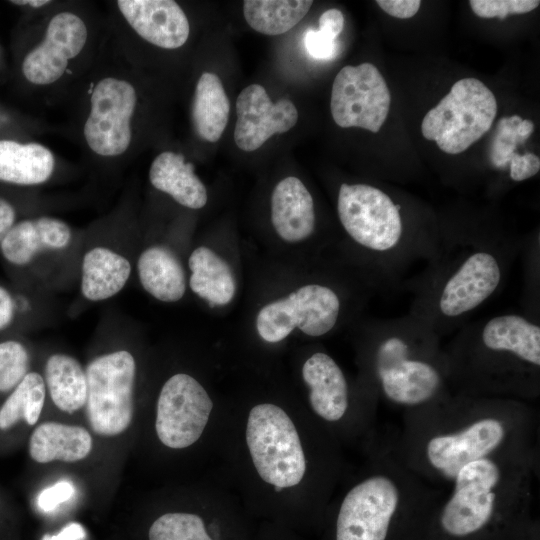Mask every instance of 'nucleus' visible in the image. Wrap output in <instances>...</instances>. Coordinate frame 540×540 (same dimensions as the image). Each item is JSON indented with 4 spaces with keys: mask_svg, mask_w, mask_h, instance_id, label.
I'll list each match as a JSON object with an SVG mask.
<instances>
[{
    "mask_svg": "<svg viewBox=\"0 0 540 540\" xmlns=\"http://www.w3.org/2000/svg\"><path fill=\"white\" fill-rule=\"evenodd\" d=\"M84 537L83 526L79 523H70L56 535H45L43 540H82Z\"/></svg>",
    "mask_w": 540,
    "mask_h": 540,
    "instance_id": "nucleus-42",
    "label": "nucleus"
},
{
    "mask_svg": "<svg viewBox=\"0 0 540 540\" xmlns=\"http://www.w3.org/2000/svg\"><path fill=\"white\" fill-rule=\"evenodd\" d=\"M93 448L90 432L84 427L48 421L38 424L28 440V453L36 463L85 459Z\"/></svg>",
    "mask_w": 540,
    "mask_h": 540,
    "instance_id": "nucleus-21",
    "label": "nucleus"
},
{
    "mask_svg": "<svg viewBox=\"0 0 540 540\" xmlns=\"http://www.w3.org/2000/svg\"><path fill=\"white\" fill-rule=\"evenodd\" d=\"M304 44L314 59L331 60L338 53L337 39L320 30L309 29L304 36Z\"/></svg>",
    "mask_w": 540,
    "mask_h": 540,
    "instance_id": "nucleus-35",
    "label": "nucleus"
},
{
    "mask_svg": "<svg viewBox=\"0 0 540 540\" xmlns=\"http://www.w3.org/2000/svg\"><path fill=\"white\" fill-rule=\"evenodd\" d=\"M246 443L260 478L276 491L298 485L307 463L298 431L279 406L252 407L246 423Z\"/></svg>",
    "mask_w": 540,
    "mask_h": 540,
    "instance_id": "nucleus-8",
    "label": "nucleus"
},
{
    "mask_svg": "<svg viewBox=\"0 0 540 540\" xmlns=\"http://www.w3.org/2000/svg\"><path fill=\"white\" fill-rule=\"evenodd\" d=\"M312 4L310 0H247L243 3V13L252 29L276 36L298 24Z\"/></svg>",
    "mask_w": 540,
    "mask_h": 540,
    "instance_id": "nucleus-30",
    "label": "nucleus"
},
{
    "mask_svg": "<svg viewBox=\"0 0 540 540\" xmlns=\"http://www.w3.org/2000/svg\"><path fill=\"white\" fill-rule=\"evenodd\" d=\"M442 493L412 473L389 441L382 442L368 472L339 504L334 540H420Z\"/></svg>",
    "mask_w": 540,
    "mask_h": 540,
    "instance_id": "nucleus-5",
    "label": "nucleus"
},
{
    "mask_svg": "<svg viewBox=\"0 0 540 540\" xmlns=\"http://www.w3.org/2000/svg\"><path fill=\"white\" fill-rule=\"evenodd\" d=\"M511 180L521 182L527 180L539 172L540 159L533 153L519 155L514 153L509 162Z\"/></svg>",
    "mask_w": 540,
    "mask_h": 540,
    "instance_id": "nucleus-37",
    "label": "nucleus"
},
{
    "mask_svg": "<svg viewBox=\"0 0 540 540\" xmlns=\"http://www.w3.org/2000/svg\"><path fill=\"white\" fill-rule=\"evenodd\" d=\"M131 273L130 262L105 247L89 250L82 261L81 292L90 301H102L123 289Z\"/></svg>",
    "mask_w": 540,
    "mask_h": 540,
    "instance_id": "nucleus-24",
    "label": "nucleus"
},
{
    "mask_svg": "<svg viewBox=\"0 0 540 540\" xmlns=\"http://www.w3.org/2000/svg\"><path fill=\"white\" fill-rule=\"evenodd\" d=\"M520 137L526 141L534 130V123L529 119H522L517 127Z\"/></svg>",
    "mask_w": 540,
    "mask_h": 540,
    "instance_id": "nucleus-44",
    "label": "nucleus"
},
{
    "mask_svg": "<svg viewBox=\"0 0 540 540\" xmlns=\"http://www.w3.org/2000/svg\"><path fill=\"white\" fill-rule=\"evenodd\" d=\"M213 402L205 388L186 373L172 375L162 386L156 405L155 430L160 442L184 449L201 437Z\"/></svg>",
    "mask_w": 540,
    "mask_h": 540,
    "instance_id": "nucleus-12",
    "label": "nucleus"
},
{
    "mask_svg": "<svg viewBox=\"0 0 540 540\" xmlns=\"http://www.w3.org/2000/svg\"><path fill=\"white\" fill-rule=\"evenodd\" d=\"M46 386L37 372H29L0 403V436L21 426H35L43 411Z\"/></svg>",
    "mask_w": 540,
    "mask_h": 540,
    "instance_id": "nucleus-29",
    "label": "nucleus"
},
{
    "mask_svg": "<svg viewBox=\"0 0 540 540\" xmlns=\"http://www.w3.org/2000/svg\"><path fill=\"white\" fill-rule=\"evenodd\" d=\"M54 156L38 143L21 144L0 140V180L18 185H36L49 179Z\"/></svg>",
    "mask_w": 540,
    "mask_h": 540,
    "instance_id": "nucleus-25",
    "label": "nucleus"
},
{
    "mask_svg": "<svg viewBox=\"0 0 540 540\" xmlns=\"http://www.w3.org/2000/svg\"><path fill=\"white\" fill-rule=\"evenodd\" d=\"M539 416L529 402L452 393L441 402L404 412L390 445L418 478L444 491L476 460L539 451Z\"/></svg>",
    "mask_w": 540,
    "mask_h": 540,
    "instance_id": "nucleus-1",
    "label": "nucleus"
},
{
    "mask_svg": "<svg viewBox=\"0 0 540 540\" xmlns=\"http://www.w3.org/2000/svg\"><path fill=\"white\" fill-rule=\"evenodd\" d=\"M44 382L52 402L62 412L73 414L85 406V370L71 355L52 354L45 363Z\"/></svg>",
    "mask_w": 540,
    "mask_h": 540,
    "instance_id": "nucleus-27",
    "label": "nucleus"
},
{
    "mask_svg": "<svg viewBox=\"0 0 540 540\" xmlns=\"http://www.w3.org/2000/svg\"><path fill=\"white\" fill-rule=\"evenodd\" d=\"M496 114L493 92L476 78H462L424 116L422 135L443 152L459 154L489 131Z\"/></svg>",
    "mask_w": 540,
    "mask_h": 540,
    "instance_id": "nucleus-9",
    "label": "nucleus"
},
{
    "mask_svg": "<svg viewBox=\"0 0 540 540\" xmlns=\"http://www.w3.org/2000/svg\"><path fill=\"white\" fill-rule=\"evenodd\" d=\"M367 333V384L378 399L408 412L453 393L442 338L422 322L407 314L376 321Z\"/></svg>",
    "mask_w": 540,
    "mask_h": 540,
    "instance_id": "nucleus-6",
    "label": "nucleus"
},
{
    "mask_svg": "<svg viewBox=\"0 0 540 540\" xmlns=\"http://www.w3.org/2000/svg\"><path fill=\"white\" fill-rule=\"evenodd\" d=\"M16 212L13 206L0 197V243L14 226Z\"/></svg>",
    "mask_w": 540,
    "mask_h": 540,
    "instance_id": "nucleus-41",
    "label": "nucleus"
},
{
    "mask_svg": "<svg viewBox=\"0 0 540 540\" xmlns=\"http://www.w3.org/2000/svg\"><path fill=\"white\" fill-rule=\"evenodd\" d=\"M86 418L92 432L115 437L131 425L134 414L136 362L127 350L92 359L85 369Z\"/></svg>",
    "mask_w": 540,
    "mask_h": 540,
    "instance_id": "nucleus-10",
    "label": "nucleus"
},
{
    "mask_svg": "<svg viewBox=\"0 0 540 540\" xmlns=\"http://www.w3.org/2000/svg\"><path fill=\"white\" fill-rule=\"evenodd\" d=\"M271 221L277 234L290 243L308 239L315 230L312 195L296 177L281 180L271 196Z\"/></svg>",
    "mask_w": 540,
    "mask_h": 540,
    "instance_id": "nucleus-19",
    "label": "nucleus"
},
{
    "mask_svg": "<svg viewBox=\"0 0 540 540\" xmlns=\"http://www.w3.org/2000/svg\"><path fill=\"white\" fill-rule=\"evenodd\" d=\"M30 355L19 341L0 342V395L10 394L29 373Z\"/></svg>",
    "mask_w": 540,
    "mask_h": 540,
    "instance_id": "nucleus-32",
    "label": "nucleus"
},
{
    "mask_svg": "<svg viewBox=\"0 0 540 540\" xmlns=\"http://www.w3.org/2000/svg\"><path fill=\"white\" fill-rule=\"evenodd\" d=\"M137 271L142 287L162 302H176L186 291V277L175 254L163 246H151L139 256Z\"/></svg>",
    "mask_w": 540,
    "mask_h": 540,
    "instance_id": "nucleus-23",
    "label": "nucleus"
},
{
    "mask_svg": "<svg viewBox=\"0 0 540 540\" xmlns=\"http://www.w3.org/2000/svg\"><path fill=\"white\" fill-rule=\"evenodd\" d=\"M117 6L134 31L155 46L176 49L188 39V19L175 1L119 0Z\"/></svg>",
    "mask_w": 540,
    "mask_h": 540,
    "instance_id": "nucleus-17",
    "label": "nucleus"
},
{
    "mask_svg": "<svg viewBox=\"0 0 540 540\" xmlns=\"http://www.w3.org/2000/svg\"><path fill=\"white\" fill-rule=\"evenodd\" d=\"M230 104L216 74L203 73L195 88L192 120L196 133L208 142H216L228 123Z\"/></svg>",
    "mask_w": 540,
    "mask_h": 540,
    "instance_id": "nucleus-28",
    "label": "nucleus"
},
{
    "mask_svg": "<svg viewBox=\"0 0 540 540\" xmlns=\"http://www.w3.org/2000/svg\"><path fill=\"white\" fill-rule=\"evenodd\" d=\"M514 540H540L539 520L532 516L520 529Z\"/></svg>",
    "mask_w": 540,
    "mask_h": 540,
    "instance_id": "nucleus-43",
    "label": "nucleus"
},
{
    "mask_svg": "<svg viewBox=\"0 0 540 540\" xmlns=\"http://www.w3.org/2000/svg\"><path fill=\"white\" fill-rule=\"evenodd\" d=\"M191 290L210 306L228 304L236 292V281L228 263L208 247L196 248L189 257Z\"/></svg>",
    "mask_w": 540,
    "mask_h": 540,
    "instance_id": "nucleus-26",
    "label": "nucleus"
},
{
    "mask_svg": "<svg viewBox=\"0 0 540 540\" xmlns=\"http://www.w3.org/2000/svg\"><path fill=\"white\" fill-rule=\"evenodd\" d=\"M302 378L313 412L325 422H341L350 409V386L333 357L321 351L310 355L302 366Z\"/></svg>",
    "mask_w": 540,
    "mask_h": 540,
    "instance_id": "nucleus-18",
    "label": "nucleus"
},
{
    "mask_svg": "<svg viewBox=\"0 0 540 540\" xmlns=\"http://www.w3.org/2000/svg\"><path fill=\"white\" fill-rule=\"evenodd\" d=\"M453 393L531 402L540 394V325L506 312L464 324L444 347Z\"/></svg>",
    "mask_w": 540,
    "mask_h": 540,
    "instance_id": "nucleus-4",
    "label": "nucleus"
},
{
    "mask_svg": "<svg viewBox=\"0 0 540 540\" xmlns=\"http://www.w3.org/2000/svg\"><path fill=\"white\" fill-rule=\"evenodd\" d=\"M344 27V16L337 9H329L325 11L319 18V30L338 38Z\"/></svg>",
    "mask_w": 540,
    "mask_h": 540,
    "instance_id": "nucleus-39",
    "label": "nucleus"
},
{
    "mask_svg": "<svg viewBox=\"0 0 540 540\" xmlns=\"http://www.w3.org/2000/svg\"><path fill=\"white\" fill-rule=\"evenodd\" d=\"M522 118L518 115L503 117L498 121L496 134L491 149V163L502 168L511 160L518 144L525 141L520 137L517 127Z\"/></svg>",
    "mask_w": 540,
    "mask_h": 540,
    "instance_id": "nucleus-33",
    "label": "nucleus"
},
{
    "mask_svg": "<svg viewBox=\"0 0 540 540\" xmlns=\"http://www.w3.org/2000/svg\"><path fill=\"white\" fill-rule=\"evenodd\" d=\"M342 306L339 293L331 286L307 284L263 306L257 314L256 329L269 343L283 340L294 328L307 336L321 337L336 327Z\"/></svg>",
    "mask_w": 540,
    "mask_h": 540,
    "instance_id": "nucleus-11",
    "label": "nucleus"
},
{
    "mask_svg": "<svg viewBox=\"0 0 540 540\" xmlns=\"http://www.w3.org/2000/svg\"><path fill=\"white\" fill-rule=\"evenodd\" d=\"M524 247L504 234L439 231L434 255L405 287L408 314L441 338L456 332L503 288Z\"/></svg>",
    "mask_w": 540,
    "mask_h": 540,
    "instance_id": "nucleus-2",
    "label": "nucleus"
},
{
    "mask_svg": "<svg viewBox=\"0 0 540 540\" xmlns=\"http://www.w3.org/2000/svg\"><path fill=\"white\" fill-rule=\"evenodd\" d=\"M472 11L482 18L504 19L510 14L528 13L540 4L538 0H471Z\"/></svg>",
    "mask_w": 540,
    "mask_h": 540,
    "instance_id": "nucleus-34",
    "label": "nucleus"
},
{
    "mask_svg": "<svg viewBox=\"0 0 540 540\" xmlns=\"http://www.w3.org/2000/svg\"><path fill=\"white\" fill-rule=\"evenodd\" d=\"M14 301L10 293L0 286V330L6 328L14 317Z\"/></svg>",
    "mask_w": 540,
    "mask_h": 540,
    "instance_id": "nucleus-40",
    "label": "nucleus"
},
{
    "mask_svg": "<svg viewBox=\"0 0 540 540\" xmlns=\"http://www.w3.org/2000/svg\"><path fill=\"white\" fill-rule=\"evenodd\" d=\"M136 102V91L127 81L107 77L97 83L84 125V136L93 152L101 156H117L127 150Z\"/></svg>",
    "mask_w": 540,
    "mask_h": 540,
    "instance_id": "nucleus-14",
    "label": "nucleus"
},
{
    "mask_svg": "<svg viewBox=\"0 0 540 540\" xmlns=\"http://www.w3.org/2000/svg\"><path fill=\"white\" fill-rule=\"evenodd\" d=\"M236 111L234 140L246 152L257 150L274 134L287 132L298 120V111L290 100L273 103L259 84H251L240 92Z\"/></svg>",
    "mask_w": 540,
    "mask_h": 540,
    "instance_id": "nucleus-16",
    "label": "nucleus"
},
{
    "mask_svg": "<svg viewBox=\"0 0 540 540\" xmlns=\"http://www.w3.org/2000/svg\"><path fill=\"white\" fill-rule=\"evenodd\" d=\"M339 221L350 239L369 257L373 285L383 290L406 287L434 255L438 233L411 230L402 205L369 184H341Z\"/></svg>",
    "mask_w": 540,
    "mask_h": 540,
    "instance_id": "nucleus-7",
    "label": "nucleus"
},
{
    "mask_svg": "<svg viewBox=\"0 0 540 540\" xmlns=\"http://www.w3.org/2000/svg\"><path fill=\"white\" fill-rule=\"evenodd\" d=\"M75 493L74 486L62 480L44 489L37 498V504L43 511H51L59 504L69 500Z\"/></svg>",
    "mask_w": 540,
    "mask_h": 540,
    "instance_id": "nucleus-36",
    "label": "nucleus"
},
{
    "mask_svg": "<svg viewBox=\"0 0 540 540\" xmlns=\"http://www.w3.org/2000/svg\"><path fill=\"white\" fill-rule=\"evenodd\" d=\"M86 40L87 28L80 17L71 12L56 14L47 26L44 40L24 58L25 78L37 85L54 83L64 74L69 60L81 52Z\"/></svg>",
    "mask_w": 540,
    "mask_h": 540,
    "instance_id": "nucleus-15",
    "label": "nucleus"
},
{
    "mask_svg": "<svg viewBox=\"0 0 540 540\" xmlns=\"http://www.w3.org/2000/svg\"><path fill=\"white\" fill-rule=\"evenodd\" d=\"M390 103L389 88L371 63L345 66L335 76L330 108L340 127H359L376 133L388 116Z\"/></svg>",
    "mask_w": 540,
    "mask_h": 540,
    "instance_id": "nucleus-13",
    "label": "nucleus"
},
{
    "mask_svg": "<svg viewBox=\"0 0 540 540\" xmlns=\"http://www.w3.org/2000/svg\"><path fill=\"white\" fill-rule=\"evenodd\" d=\"M151 184L170 195L180 205L200 209L207 202L204 184L194 172V166L186 163L181 154L166 151L159 154L149 170Z\"/></svg>",
    "mask_w": 540,
    "mask_h": 540,
    "instance_id": "nucleus-22",
    "label": "nucleus"
},
{
    "mask_svg": "<svg viewBox=\"0 0 540 540\" xmlns=\"http://www.w3.org/2000/svg\"><path fill=\"white\" fill-rule=\"evenodd\" d=\"M149 540H212L203 519L193 513L169 512L150 526Z\"/></svg>",
    "mask_w": 540,
    "mask_h": 540,
    "instance_id": "nucleus-31",
    "label": "nucleus"
},
{
    "mask_svg": "<svg viewBox=\"0 0 540 540\" xmlns=\"http://www.w3.org/2000/svg\"><path fill=\"white\" fill-rule=\"evenodd\" d=\"M12 4H17V5H30L32 7H35V8H38V7H42L48 3H50V1L48 0H27V1H11Z\"/></svg>",
    "mask_w": 540,
    "mask_h": 540,
    "instance_id": "nucleus-45",
    "label": "nucleus"
},
{
    "mask_svg": "<svg viewBox=\"0 0 540 540\" xmlns=\"http://www.w3.org/2000/svg\"><path fill=\"white\" fill-rule=\"evenodd\" d=\"M376 3L384 12L400 19L413 17L421 5L419 0H378Z\"/></svg>",
    "mask_w": 540,
    "mask_h": 540,
    "instance_id": "nucleus-38",
    "label": "nucleus"
},
{
    "mask_svg": "<svg viewBox=\"0 0 540 540\" xmlns=\"http://www.w3.org/2000/svg\"><path fill=\"white\" fill-rule=\"evenodd\" d=\"M539 451L482 458L443 491L421 540H514L533 516Z\"/></svg>",
    "mask_w": 540,
    "mask_h": 540,
    "instance_id": "nucleus-3",
    "label": "nucleus"
},
{
    "mask_svg": "<svg viewBox=\"0 0 540 540\" xmlns=\"http://www.w3.org/2000/svg\"><path fill=\"white\" fill-rule=\"evenodd\" d=\"M70 241L71 229L64 221L39 217L14 224L1 241L0 249L7 261L23 266L40 252L64 249Z\"/></svg>",
    "mask_w": 540,
    "mask_h": 540,
    "instance_id": "nucleus-20",
    "label": "nucleus"
}]
</instances>
